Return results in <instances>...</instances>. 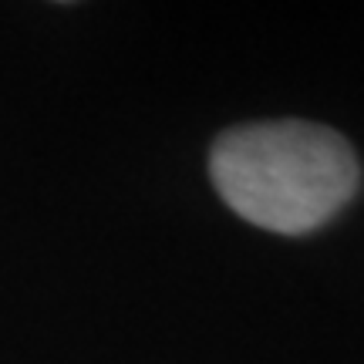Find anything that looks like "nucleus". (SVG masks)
<instances>
[{
  "instance_id": "f257e3e1",
  "label": "nucleus",
  "mask_w": 364,
  "mask_h": 364,
  "mask_svg": "<svg viewBox=\"0 0 364 364\" xmlns=\"http://www.w3.org/2000/svg\"><path fill=\"white\" fill-rule=\"evenodd\" d=\"M209 176L223 203L270 233H311L358 193V159L338 132L311 122H260L220 135Z\"/></svg>"
}]
</instances>
